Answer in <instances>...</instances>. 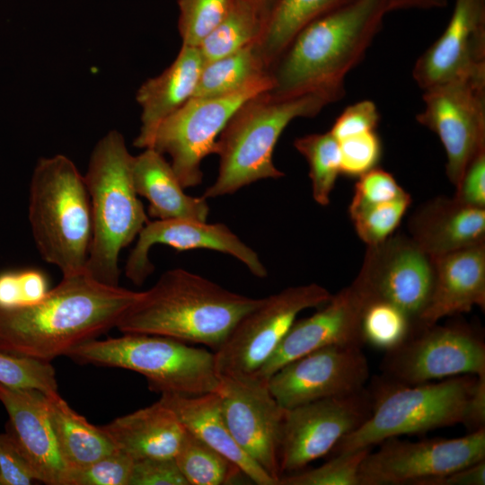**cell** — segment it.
Returning <instances> with one entry per match:
<instances>
[{
	"label": "cell",
	"mask_w": 485,
	"mask_h": 485,
	"mask_svg": "<svg viewBox=\"0 0 485 485\" xmlns=\"http://www.w3.org/2000/svg\"><path fill=\"white\" fill-rule=\"evenodd\" d=\"M371 450L366 447L335 454L317 468L281 476L278 485H360L359 468Z\"/></svg>",
	"instance_id": "obj_37"
},
{
	"label": "cell",
	"mask_w": 485,
	"mask_h": 485,
	"mask_svg": "<svg viewBox=\"0 0 485 485\" xmlns=\"http://www.w3.org/2000/svg\"><path fill=\"white\" fill-rule=\"evenodd\" d=\"M267 22L265 13L251 1L235 0L226 17L198 47L205 63L258 42Z\"/></svg>",
	"instance_id": "obj_31"
},
{
	"label": "cell",
	"mask_w": 485,
	"mask_h": 485,
	"mask_svg": "<svg viewBox=\"0 0 485 485\" xmlns=\"http://www.w3.org/2000/svg\"><path fill=\"white\" fill-rule=\"evenodd\" d=\"M0 402L9 416L6 431L15 440L36 481L66 485L68 470L60 454L45 392L0 383Z\"/></svg>",
	"instance_id": "obj_21"
},
{
	"label": "cell",
	"mask_w": 485,
	"mask_h": 485,
	"mask_svg": "<svg viewBox=\"0 0 485 485\" xmlns=\"http://www.w3.org/2000/svg\"><path fill=\"white\" fill-rule=\"evenodd\" d=\"M140 294L86 271L62 277L39 301L0 308V352L50 363L116 328Z\"/></svg>",
	"instance_id": "obj_1"
},
{
	"label": "cell",
	"mask_w": 485,
	"mask_h": 485,
	"mask_svg": "<svg viewBox=\"0 0 485 485\" xmlns=\"http://www.w3.org/2000/svg\"><path fill=\"white\" fill-rule=\"evenodd\" d=\"M0 485H5L4 481L3 479V476H2V473H1V471H0Z\"/></svg>",
	"instance_id": "obj_51"
},
{
	"label": "cell",
	"mask_w": 485,
	"mask_h": 485,
	"mask_svg": "<svg viewBox=\"0 0 485 485\" xmlns=\"http://www.w3.org/2000/svg\"><path fill=\"white\" fill-rule=\"evenodd\" d=\"M485 459L425 481L422 485H484Z\"/></svg>",
	"instance_id": "obj_46"
},
{
	"label": "cell",
	"mask_w": 485,
	"mask_h": 485,
	"mask_svg": "<svg viewBox=\"0 0 485 485\" xmlns=\"http://www.w3.org/2000/svg\"><path fill=\"white\" fill-rule=\"evenodd\" d=\"M412 241L429 257L484 242L485 209L457 198H438L410 221Z\"/></svg>",
	"instance_id": "obj_24"
},
{
	"label": "cell",
	"mask_w": 485,
	"mask_h": 485,
	"mask_svg": "<svg viewBox=\"0 0 485 485\" xmlns=\"http://www.w3.org/2000/svg\"><path fill=\"white\" fill-rule=\"evenodd\" d=\"M128 485H189L174 457L135 460Z\"/></svg>",
	"instance_id": "obj_41"
},
{
	"label": "cell",
	"mask_w": 485,
	"mask_h": 485,
	"mask_svg": "<svg viewBox=\"0 0 485 485\" xmlns=\"http://www.w3.org/2000/svg\"><path fill=\"white\" fill-rule=\"evenodd\" d=\"M131 171L137 195L149 203L150 216L161 220H207V198L186 194L171 163L160 152L144 148L133 155Z\"/></svg>",
	"instance_id": "obj_26"
},
{
	"label": "cell",
	"mask_w": 485,
	"mask_h": 485,
	"mask_svg": "<svg viewBox=\"0 0 485 485\" xmlns=\"http://www.w3.org/2000/svg\"><path fill=\"white\" fill-rule=\"evenodd\" d=\"M363 459L360 485H422L485 459V428L456 438L420 441L390 437Z\"/></svg>",
	"instance_id": "obj_13"
},
{
	"label": "cell",
	"mask_w": 485,
	"mask_h": 485,
	"mask_svg": "<svg viewBox=\"0 0 485 485\" xmlns=\"http://www.w3.org/2000/svg\"><path fill=\"white\" fill-rule=\"evenodd\" d=\"M466 428L470 432L485 428V375L477 377Z\"/></svg>",
	"instance_id": "obj_48"
},
{
	"label": "cell",
	"mask_w": 485,
	"mask_h": 485,
	"mask_svg": "<svg viewBox=\"0 0 485 485\" xmlns=\"http://www.w3.org/2000/svg\"><path fill=\"white\" fill-rule=\"evenodd\" d=\"M132 159L123 135L110 130L95 144L84 174L93 219L85 271L109 286H119L120 252L149 221L134 187Z\"/></svg>",
	"instance_id": "obj_5"
},
{
	"label": "cell",
	"mask_w": 485,
	"mask_h": 485,
	"mask_svg": "<svg viewBox=\"0 0 485 485\" xmlns=\"http://www.w3.org/2000/svg\"><path fill=\"white\" fill-rule=\"evenodd\" d=\"M423 101L416 119L439 137L446 175L457 187L468 164L485 150V71L428 88Z\"/></svg>",
	"instance_id": "obj_12"
},
{
	"label": "cell",
	"mask_w": 485,
	"mask_h": 485,
	"mask_svg": "<svg viewBox=\"0 0 485 485\" xmlns=\"http://www.w3.org/2000/svg\"><path fill=\"white\" fill-rule=\"evenodd\" d=\"M66 357L79 365L134 371L161 394L198 395L217 392L220 386L214 352L163 336L124 333L94 339Z\"/></svg>",
	"instance_id": "obj_8"
},
{
	"label": "cell",
	"mask_w": 485,
	"mask_h": 485,
	"mask_svg": "<svg viewBox=\"0 0 485 485\" xmlns=\"http://www.w3.org/2000/svg\"><path fill=\"white\" fill-rule=\"evenodd\" d=\"M205 60L198 48L181 46L173 62L138 88L140 128L134 140L138 148L149 146L157 127L194 94Z\"/></svg>",
	"instance_id": "obj_23"
},
{
	"label": "cell",
	"mask_w": 485,
	"mask_h": 485,
	"mask_svg": "<svg viewBox=\"0 0 485 485\" xmlns=\"http://www.w3.org/2000/svg\"><path fill=\"white\" fill-rule=\"evenodd\" d=\"M391 11L401 9H436L447 5L448 0H388Z\"/></svg>",
	"instance_id": "obj_49"
},
{
	"label": "cell",
	"mask_w": 485,
	"mask_h": 485,
	"mask_svg": "<svg viewBox=\"0 0 485 485\" xmlns=\"http://www.w3.org/2000/svg\"><path fill=\"white\" fill-rule=\"evenodd\" d=\"M340 173L360 177L375 168L382 154L381 141L375 131H369L338 141Z\"/></svg>",
	"instance_id": "obj_40"
},
{
	"label": "cell",
	"mask_w": 485,
	"mask_h": 485,
	"mask_svg": "<svg viewBox=\"0 0 485 485\" xmlns=\"http://www.w3.org/2000/svg\"><path fill=\"white\" fill-rule=\"evenodd\" d=\"M22 305L41 299L49 291L47 276L39 269H19Z\"/></svg>",
	"instance_id": "obj_47"
},
{
	"label": "cell",
	"mask_w": 485,
	"mask_h": 485,
	"mask_svg": "<svg viewBox=\"0 0 485 485\" xmlns=\"http://www.w3.org/2000/svg\"><path fill=\"white\" fill-rule=\"evenodd\" d=\"M369 390L326 398L285 410L279 446V469L298 472L333 450L339 441L370 416Z\"/></svg>",
	"instance_id": "obj_14"
},
{
	"label": "cell",
	"mask_w": 485,
	"mask_h": 485,
	"mask_svg": "<svg viewBox=\"0 0 485 485\" xmlns=\"http://www.w3.org/2000/svg\"><path fill=\"white\" fill-rule=\"evenodd\" d=\"M45 395L60 454L68 472L84 468L117 450L101 426L89 423L68 405L57 391Z\"/></svg>",
	"instance_id": "obj_28"
},
{
	"label": "cell",
	"mask_w": 485,
	"mask_h": 485,
	"mask_svg": "<svg viewBox=\"0 0 485 485\" xmlns=\"http://www.w3.org/2000/svg\"><path fill=\"white\" fill-rule=\"evenodd\" d=\"M368 300L357 284L344 287L313 315L293 323L273 354L254 375L266 381L278 368L313 350L344 344H364L361 318Z\"/></svg>",
	"instance_id": "obj_20"
},
{
	"label": "cell",
	"mask_w": 485,
	"mask_h": 485,
	"mask_svg": "<svg viewBox=\"0 0 485 485\" xmlns=\"http://www.w3.org/2000/svg\"><path fill=\"white\" fill-rule=\"evenodd\" d=\"M455 198L463 203L485 207V150L479 153L466 167L459 185Z\"/></svg>",
	"instance_id": "obj_45"
},
{
	"label": "cell",
	"mask_w": 485,
	"mask_h": 485,
	"mask_svg": "<svg viewBox=\"0 0 485 485\" xmlns=\"http://www.w3.org/2000/svg\"><path fill=\"white\" fill-rule=\"evenodd\" d=\"M174 459L189 485L231 484L242 473L231 460L186 429Z\"/></svg>",
	"instance_id": "obj_32"
},
{
	"label": "cell",
	"mask_w": 485,
	"mask_h": 485,
	"mask_svg": "<svg viewBox=\"0 0 485 485\" xmlns=\"http://www.w3.org/2000/svg\"><path fill=\"white\" fill-rule=\"evenodd\" d=\"M271 88L268 74L226 95L190 98L161 122L148 147L170 155L184 189L196 187L203 180L202 161L215 154L217 138L233 115L247 101Z\"/></svg>",
	"instance_id": "obj_9"
},
{
	"label": "cell",
	"mask_w": 485,
	"mask_h": 485,
	"mask_svg": "<svg viewBox=\"0 0 485 485\" xmlns=\"http://www.w3.org/2000/svg\"><path fill=\"white\" fill-rule=\"evenodd\" d=\"M0 383L14 388H31L48 393L57 391L51 363L0 352Z\"/></svg>",
	"instance_id": "obj_38"
},
{
	"label": "cell",
	"mask_w": 485,
	"mask_h": 485,
	"mask_svg": "<svg viewBox=\"0 0 485 485\" xmlns=\"http://www.w3.org/2000/svg\"><path fill=\"white\" fill-rule=\"evenodd\" d=\"M163 244L176 251L211 250L229 254L246 266L257 278H264L268 270L258 253L243 242L227 225L191 219H156L148 221L125 264L126 277L135 285H142L153 273L149 259L154 245Z\"/></svg>",
	"instance_id": "obj_18"
},
{
	"label": "cell",
	"mask_w": 485,
	"mask_h": 485,
	"mask_svg": "<svg viewBox=\"0 0 485 485\" xmlns=\"http://www.w3.org/2000/svg\"><path fill=\"white\" fill-rule=\"evenodd\" d=\"M269 74L258 42L205 63L191 98H208L237 92Z\"/></svg>",
	"instance_id": "obj_29"
},
{
	"label": "cell",
	"mask_w": 485,
	"mask_h": 485,
	"mask_svg": "<svg viewBox=\"0 0 485 485\" xmlns=\"http://www.w3.org/2000/svg\"><path fill=\"white\" fill-rule=\"evenodd\" d=\"M416 327L397 306L384 301L369 302L361 318L363 343L388 351L402 343Z\"/></svg>",
	"instance_id": "obj_34"
},
{
	"label": "cell",
	"mask_w": 485,
	"mask_h": 485,
	"mask_svg": "<svg viewBox=\"0 0 485 485\" xmlns=\"http://www.w3.org/2000/svg\"><path fill=\"white\" fill-rule=\"evenodd\" d=\"M262 298L230 291L198 274L176 268L125 311L116 328L122 333L151 334L217 349L237 322Z\"/></svg>",
	"instance_id": "obj_2"
},
{
	"label": "cell",
	"mask_w": 485,
	"mask_h": 485,
	"mask_svg": "<svg viewBox=\"0 0 485 485\" xmlns=\"http://www.w3.org/2000/svg\"><path fill=\"white\" fill-rule=\"evenodd\" d=\"M294 146L308 163L314 201L321 206H327L340 174L338 140L330 131L314 133L297 137L294 141Z\"/></svg>",
	"instance_id": "obj_33"
},
{
	"label": "cell",
	"mask_w": 485,
	"mask_h": 485,
	"mask_svg": "<svg viewBox=\"0 0 485 485\" xmlns=\"http://www.w3.org/2000/svg\"><path fill=\"white\" fill-rule=\"evenodd\" d=\"M410 202L408 193L389 201L351 200L349 215L357 235L368 246L384 242L399 225Z\"/></svg>",
	"instance_id": "obj_35"
},
{
	"label": "cell",
	"mask_w": 485,
	"mask_h": 485,
	"mask_svg": "<svg viewBox=\"0 0 485 485\" xmlns=\"http://www.w3.org/2000/svg\"><path fill=\"white\" fill-rule=\"evenodd\" d=\"M369 365L362 344L332 345L313 350L278 368L268 388L285 410L365 389Z\"/></svg>",
	"instance_id": "obj_15"
},
{
	"label": "cell",
	"mask_w": 485,
	"mask_h": 485,
	"mask_svg": "<svg viewBox=\"0 0 485 485\" xmlns=\"http://www.w3.org/2000/svg\"><path fill=\"white\" fill-rule=\"evenodd\" d=\"M485 71V0H455L440 37L417 59L412 76L424 91Z\"/></svg>",
	"instance_id": "obj_19"
},
{
	"label": "cell",
	"mask_w": 485,
	"mask_h": 485,
	"mask_svg": "<svg viewBox=\"0 0 485 485\" xmlns=\"http://www.w3.org/2000/svg\"><path fill=\"white\" fill-rule=\"evenodd\" d=\"M380 120L375 103L363 100L348 106L336 119L330 132L338 140L375 131Z\"/></svg>",
	"instance_id": "obj_42"
},
{
	"label": "cell",
	"mask_w": 485,
	"mask_h": 485,
	"mask_svg": "<svg viewBox=\"0 0 485 485\" xmlns=\"http://www.w3.org/2000/svg\"><path fill=\"white\" fill-rule=\"evenodd\" d=\"M117 449L134 461L174 457L184 428L172 410L160 401L101 426Z\"/></svg>",
	"instance_id": "obj_27"
},
{
	"label": "cell",
	"mask_w": 485,
	"mask_h": 485,
	"mask_svg": "<svg viewBox=\"0 0 485 485\" xmlns=\"http://www.w3.org/2000/svg\"><path fill=\"white\" fill-rule=\"evenodd\" d=\"M29 222L40 257L62 277L85 271L93 237L84 175L64 154L41 157L31 178Z\"/></svg>",
	"instance_id": "obj_6"
},
{
	"label": "cell",
	"mask_w": 485,
	"mask_h": 485,
	"mask_svg": "<svg viewBox=\"0 0 485 485\" xmlns=\"http://www.w3.org/2000/svg\"><path fill=\"white\" fill-rule=\"evenodd\" d=\"M406 193L390 172L375 167L358 177L352 200L366 203L389 201Z\"/></svg>",
	"instance_id": "obj_43"
},
{
	"label": "cell",
	"mask_w": 485,
	"mask_h": 485,
	"mask_svg": "<svg viewBox=\"0 0 485 485\" xmlns=\"http://www.w3.org/2000/svg\"><path fill=\"white\" fill-rule=\"evenodd\" d=\"M389 12L388 0H354L308 23L270 66L269 92L284 96L344 84Z\"/></svg>",
	"instance_id": "obj_3"
},
{
	"label": "cell",
	"mask_w": 485,
	"mask_h": 485,
	"mask_svg": "<svg viewBox=\"0 0 485 485\" xmlns=\"http://www.w3.org/2000/svg\"><path fill=\"white\" fill-rule=\"evenodd\" d=\"M256 4L269 19L271 12L276 6L278 0H250Z\"/></svg>",
	"instance_id": "obj_50"
},
{
	"label": "cell",
	"mask_w": 485,
	"mask_h": 485,
	"mask_svg": "<svg viewBox=\"0 0 485 485\" xmlns=\"http://www.w3.org/2000/svg\"><path fill=\"white\" fill-rule=\"evenodd\" d=\"M352 1L354 0H278L258 41L269 68L304 26Z\"/></svg>",
	"instance_id": "obj_30"
},
{
	"label": "cell",
	"mask_w": 485,
	"mask_h": 485,
	"mask_svg": "<svg viewBox=\"0 0 485 485\" xmlns=\"http://www.w3.org/2000/svg\"><path fill=\"white\" fill-rule=\"evenodd\" d=\"M383 377L419 384L457 375H485V342L466 325H417L398 347L385 351Z\"/></svg>",
	"instance_id": "obj_11"
},
{
	"label": "cell",
	"mask_w": 485,
	"mask_h": 485,
	"mask_svg": "<svg viewBox=\"0 0 485 485\" xmlns=\"http://www.w3.org/2000/svg\"><path fill=\"white\" fill-rule=\"evenodd\" d=\"M235 0H177L182 45L198 48L221 23Z\"/></svg>",
	"instance_id": "obj_36"
},
{
	"label": "cell",
	"mask_w": 485,
	"mask_h": 485,
	"mask_svg": "<svg viewBox=\"0 0 485 485\" xmlns=\"http://www.w3.org/2000/svg\"><path fill=\"white\" fill-rule=\"evenodd\" d=\"M159 401L173 411L183 428L235 463L258 485H278L234 439L224 419L217 392L162 394Z\"/></svg>",
	"instance_id": "obj_25"
},
{
	"label": "cell",
	"mask_w": 485,
	"mask_h": 485,
	"mask_svg": "<svg viewBox=\"0 0 485 485\" xmlns=\"http://www.w3.org/2000/svg\"><path fill=\"white\" fill-rule=\"evenodd\" d=\"M134 460L117 449L67 474L66 485H128Z\"/></svg>",
	"instance_id": "obj_39"
},
{
	"label": "cell",
	"mask_w": 485,
	"mask_h": 485,
	"mask_svg": "<svg viewBox=\"0 0 485 485\" xmlns=\"http://www.w3.org/2000/svg\"><path fill=\"white\" fill-rule=\"evenodd\" d=\"M344 95L345 85L338 84L284 96L266 91L247 101L217 138V176L202 197L230 195L260 180L282 178L273 152L283 131L294 119L314 117Z\"/></svg>",
	"instance_id": "obj_4"
},
{
	"label": "cell",
	"mask_w": 485,
	"mask_h": 485,
	"mask_svg": "<svg viewBox=\"0 0 485 485\" xmlns=\"http://www.w3.org/2000/svg\"><path fill=\"white\" fill-rule=\"evenodd\" d=\"M221 410L243 452L279 482V446L285 415L267 382L256 375L220 376Z\"/></svg>",
	"instance_id": "obj_16"
},
{
	"label": "cell",
	"mask_w": 485,
	"mask_h": 485,
	"mask_svg": "<svg viewBox=\"0 0 485 485\" xmlns=\"http://www.w3.org/2000/svg\"><path fill=\"white\" fill-rule=\"evenodd\" d=\"M431 258L411 240L392 239L369 246L354 280L371 301H384L402 310L417 326L434 285Z\"/></svg>",
	"instance_id": "obj_17"
},
{
	"label": "cell",
	"mask_w": 485,
	"mask_h": 485,
	"mask_svg": "<svg viewBox=\"0 0 485 485\" xmlns=\"http://www.w3.org/2000/svg\"><path fill=\"white\" fill-rule=\"evenodd\" d=\"M430 258L434 285L418 325H431L446 316L468 313L474 306L484 309V242Z\"/></svg>",
	"instance_id": "obj_22"
},
{
	"label": "cell",
	"mask_w": 485,
	"mask_h": 485,
	"mask_svg": "<svg viewBox=\"0 0 485 485\" xmlns=\"http://www.w3.org/2000/svg\"><path fill=\"white\" fill-rule=\"evenodd\" d=\"M476 375L404 384L383 376L369 390L372 411L367 419L335 445L333 455L372 447L390 437L423 434L463 424L467 426Z\"/></svg>",
	"instance_id": "obj_7"
},
{
	"label": "cell",
	"mask_w": 485,
	"mask_h": 485,
	"mask_svg": "<svg viewBox=\"0 0 485 485\" xmlns=\"http://www.w3.org/2000/svg\"><path fill=\"white\" fill-rule=\"evenodd\" d=\"M0 471L5 485H30L36 479L9 432L0 434Z\"/></svg>",
	"instance_id": "obj_44"
},
{
	"label": "cell",
	"mask_w": 485,
	"mask_h": 485,
	"mask_svg": "<svg viewBox=\"0 0 485 485\" xmlns=\"http://www.w3.org/2000/svg\"><path fill=\"white\" fill-rule=\"evenodd\" d=\"M331 294L315 283L287 287L262 298L214 351L220 376L254 375L273 354L297 315L326 304Z\"/></svg>",
	"instance_id": "obj_10"
}]
</instances>
